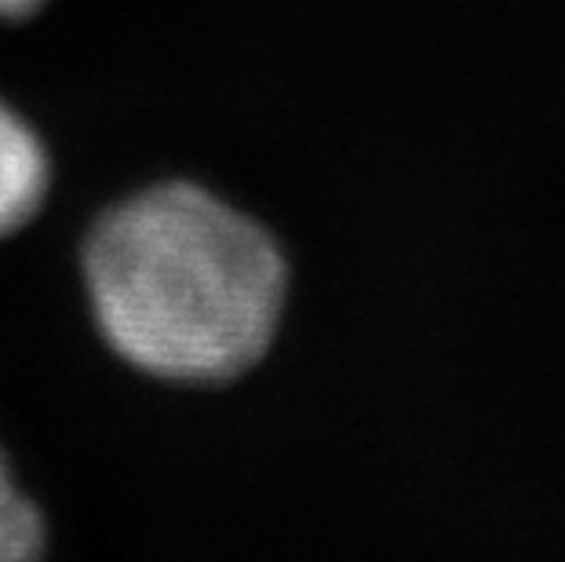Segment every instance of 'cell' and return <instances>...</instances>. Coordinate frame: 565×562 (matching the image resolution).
I'll use <instances>...</instances> for the list:
<instances>
[{"label": "cell", "instance_id": "cell-4", "mask_svg": "<svg viewBox=\"0 0 565 562\" xmlns=\"http://www.w3.org/2000/svg\"><path fill=\"white\" fill-rule=\"evenodd\" d=\"M44 4L47 0H0V19H26Z\"/></svg>", "mask_w": 565, "mask_h": 562}, {"label": "cell", "instance_id": "cell-2", "mask_svg": "<svg viewBox=\"0 0 565 562\" xmlns=\"http://www.w3.org/2000/svg\"><path fill=\"white\" fill-rule=\"evenodd\" d=\"M52 183V165L38 131L0 99V234L38 216Z\"/></svg>", "mask_w": 565, "mask_h": 562}, {"label": "cell", "instance_id": "cell-3", "mask_svg": "<svg viewBox=\"0 0 565 562\" xmlns=\"http://www.w3.org/2000/svg\"><path fill=\"white\" fill-rule=\"evenodd\" d=\"M44 552V526L33 505L19 494L0 460V562H38Z\"/></svg>", "mask_w": 565, "mask_h": 562}, {"label": "cell", "instance_id": "cell-1", "mask_svg": "<svg viewBox=\"0 0 565 562\" xmlns=\"http://www.w3.org/2000/svg\"><path fill=\"white\" fill-rule=\"evenodd\" d=\"M95 318L117 351L168 380H231L274 340L285 259L245 212L198 183H158L84 245Z\"/></svg>", "mask_w": 565, "mask_h": 562}]
</instances>
